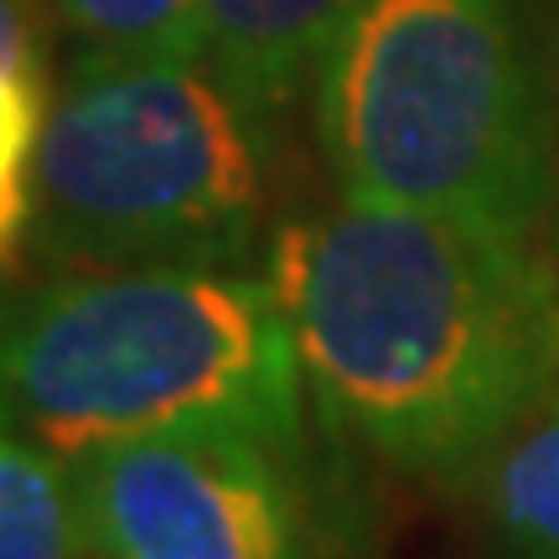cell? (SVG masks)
I'll return each mask as SVG.
<instances>
[{
    "mask_svg": "<svg viewBox=\"0 0 559 559\" xmlns=\"http://www.w3.org/2000/svg\"><path fill=\"white\" fill-rule=\"evenodd\" d=\"M68 62H207V0H37Z\"/></svg>",
    "mask_w": 559,
    "mask_h": 559,
    "instance_id": "8",
    "label": "cell"
},
{
    "mask_svg": "<svg viewBox=\"0 0 559 559\" xmlns=\"http://www.w3.org/2000/svg\"><path fill=\"white\" fill-rule=\"evenodd\" d=\"M58 73L47 58H0V280L32 260L37 228V160Z\"/></svg>",
    "mask_w": 559,
    "mask_h": 559,
    "instance_id": "10",
    "label": "cell"
},
{
    "mask_svg": "<svg viewBox=\"0 0 559 559\" xmlns=\"http://www.w3.org/2000/svg\"><path fill=\"white\" fill-rule=\"evenodd\" d=\"M0 559H88L68 456L0 425Z\"/></svg>",
    "mask_w": 559,
    "mask_h": 559,
    "instance_id": "9",
    "label": "cell"
},
{
    "mask_svg": "<svg viewBox=\"0 0 559 559\" xmlns=\"http://www.w3.org/2000/svg\"><path fill=\"white\" fill-rule=\"evenodd\" d=\"M0 400L58 456L166 430L311 445V389L270 260L52 270L0 290Z\"/></svg>",
    "mask_w": 559,
    "mask_h": 559,
    "instance_id": "2",
    "label": "cell"
},
{
    "mask_svg": "<svg viewBox=\"0 0 559 559\" xmlns=\"http://www.w3.org/2000/svg\"><path fill=\"white\" fill-rule=\"evenodd\" d=\"M534 234L347 192L285 223L270 270L321 425L466 487L559 383V264Z\"/></svg>",
    "mask_w": 559,
    "mask_h": 559,
    "instance_id": "1",
    "label": "cell"
},
{
    "mask_svg": "<svg viewBox=\"0 0 559 559\" xmlns=\"http://www.w3.org/2000/svg\"><path fill=\"white\" fill-rule=\"evenodd\" d=\"M0 425H11V409H5V400H0Z\"/></svg>",
    "mask_w": 559,
    "mask_h": 559,
    "instance_id": "12",
    "label": "cell"
},
{
    "mask_svg": "<svg viewBox=\"0 0 559 559\" xmlns=\"http://www.w3.org/2000/svg\"><path fill=\"white\" fill-rule=\"evenodd\" d=\"M68 466L88 559H337L347 544L311 445L166 430Z\"/></svg>",
    "mask_w": 559,
    "mask_h": 559,
    "instance_id": "5",
    "label": "cell"
},
{
    "mask_svg": "<svg viewBox=\"0 0 559 559\" xmlns=\"http://www.w3.org/2000/svg\"><path fill=\"white\" fill-rule=\"evenodd\" d=\"M466 487L498 559H559V383Z\"/></svg>",
    "mask_w": 559,
    "mask_h": 559,
    "instance_id": "7",
    "label": "cell"
},
{
    "mask_svg": "<svg viewBox=\"0 0 559 559\" xmlns=\"http://www.w3.org/2000/svg\"><path fill=\"white\" fill-rule=\"evenodd\" d=\"M362 0H207V68L234 99L285 135V115L311 94L326 47Z\"/></svg>",
    "mask_w": 559,
    "mask_h": 559,
    "instance_id": "6",
    "label": "cell"
},
{
    "mask_svg": "<svg viewBox=\"0 0 559 559\" xmlns=\"http://www.w3.org/2000/svg\"><path fill=\"white\" fill-rule=\"evenodd\" d=\"M52 26L37 0H0V58H47L52 62Z\"/></svg>",
    "mask_w": 559,
    "mask_h": 559,
    "instance_id": "11",
    "label": "cell"
},
{
    "mask_svg": "<svg viewBox=\"0 0 559 559\" xmlns=\"http://www.w3.org/2000/svg\"><path fill=\"white\" fill-rule=\"evenodd\" d=\"M270 135L207 62H68L37 160L47 270L260 260Z\"/></svg>",
    "mask_w": 559,
    "mask_h": 559,
    "instance_id": "4",
    "label": "cell"
},
{
    "mask_svg": "<svg viewBox=\"0 0 559 559\" xmlns=\"http://www.w3.org/2000/svg\"><path fill=\"white\" fill-rule=\"evenodd\" d=\"M306 99L347 198L498 228L559 202V0H362Z\"/></svg>",
    "mask_w": 559,
    "mask_h": 559,
    "instance_id": "3",
    "label": "cell"
}]
</instances>
